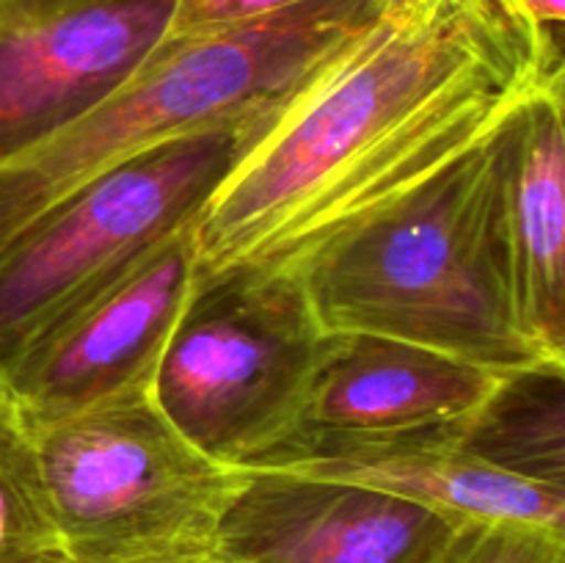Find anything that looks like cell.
I'll return each mask as SVG.
<instances>
[{"instance_id":"18","label":"cell","mask_w":565,"mask_h":563,"mask_svg":"<svg viewBox=\"0 0 565 563\" xmlns=\"http://www.w3.org/2000/svg\"><path fill=\"white\" fill-rule=\"evenodd\" d=\"M384 11H414L419 6L430 3V0H379Z\"/></svg>"},{"instance_id":"1","label":"cell","mask_w":565,"mask_h":563,"mask_svg":"<svg viewBox=\"0 0 565 563\" xmlns=\"http://www.w3.org/2000/svg\"><path fill=\"white\" fill-rule=\"evenodd\" d=\"M557 81L561 39L530 31L502 0L384 11L254 127L193 219L196 279L292 274L483 147Z\"/></svg>"},{"instance_id":"14","label":"cell","mask_w":565,"mask_h":563,"mask_svg":"<svg viewBox=\"0 0 565 563\" xmlns=\"http://www.w3.org/2000/svg\"><path fill=\"white\" fill-rule=\"evenodd\" d=\"M0 563H66L44 502L31 428L0 375Z\"/></svg>"},{"instance_id":"11","label":"cell","mask_w":565,"mask_h":563,"mask_svg":"<svg viewBox=\"0 0 565 563\" xmlns=\"http://www.w3.org/2000/svg\"><path fill=\"white\" fill-rule=\"evenodd\" d=\"M502 373L364 331H329L296 434H403L467 417Z\"/></svg>"},{"instance_id":"4","label":"cell","mask_w":565,"mask_h":563,"mask_svg":"<svg viewBox=\"0 0 565 563\" xmlns=\"http://www.w3.org/2000/svg\"><path fill=\"white\" fill-rule=\"evenodd\" d=\"M28 428L66 563L215 561L248 472L188 442L152 392Z\"/></svg>"},{"instance_id":"16","label":"cell","mask_w":565,"mask_h":563,"mask_svg":"<svg viewBox=\"0 0 565 563\" xmlns=\"http://www.w3.org/2000/svg\"><path fill=\"white\" fill-rule=\"evenodd\" d=\"M301 3H312V0H177L169 36L237 25V22L259 20L276 11L296 9Z\"/></svg>"},{"instance_id":"9","label":"cell","mask_w":565,"mask_h":563,"mask_svg":"<svg viewBox=\"0 0 565 563\" xmlns=\"http://www.w3.org/2000/svg\"><path fill=\"white\" fill-rule=\"evenodd\" d=\"M215 541L221 563H423L458 522L364 486L246 469Z\"/></svg>"},{"instance_id":"3","label":"cell","mask_w":565,"mask_h":563,"mask_svg":"<svg viewBox=\"0 0 565 563\" xmlns=\"http://www.w3.org/2000/svg\"><path fill=\"white\" fill-rule=\"evenodd\" d=\"M381 14L379 0H312L237 25L166 36L86 114L0 155V248L160 144L268 116L331 50Z\"/></svg>"},{"instance_id":"8","label":"cell","mask_w":565,"mask_h":563,"mask_svg":"<svg viewBox=\"0 0 565 563\" xmlns=\"http://www.w3.org/2000/svg\"><path fill=\"white\" fill-rule=\"evenodd\" d=\"M177 0H0V155L77 119L169 36Z\"/></svg>"},{"instance_id":"17","label":"cell","mask_w":565,"mask_h":563,"mask_svg":"<svg viewBox=\"0 0 565 563\" xmlns=\"http://www.w3.org/2000/svg\"><path fill=\"white\" fill-rule=\"evenodd\" d=\"M505 9L519 22L541 36L561 39V28L565 20V0H502Z\"/></svg>"},{"instance_id":"10","label":"cell","mask_w":565,"mask_h":563,"mask_svg":"<svg viewBox=\"0 0 565 563\" xmlns=\"http://www.w3.org/2000/svg\"><path fill=\"white\" fill-rule=\"evenodd\" d=\"M456 423L375 436L292 434L246 469L340 480L401 497L458 524L527 528L565 539V489L467 456L452 436Z\"/></svg>"},{"instance_id":"12","label":"cell","mask_w":565,"mask_h":563,"mask_svg":"<svg viewBox=\"0 0 565 563\" xmlns=\"http://www.w3.org/2000/svg\"><path fill=\"white\" fill-rule=\"evenodd\" d=\"M541 88L500 130V237L519 326L565 362V99Z\"/></svg>"},{"instance_id":"5","label":"cell","mask_w":565,"mask_h":563,"mask_svg":"<svg viewBox=\"0 0 565 563\" xmlns=\"http://www.w3.org/2000/svg\"><path fill=\"white\" fill-rule=\"evenodd\" d=\"M326 334L292 274L204 276L160 357L152 401L199 450L246 469L301 425Z\"/></svg>"},{"instance_id":"13","label":"cell","mask_w":565,"mask_h":563,"mask_svg":"<svg viewBox=\"0 0 565 563\" xmlns=\"http://www.w3.org/2000/svg\"><path fill=\"white\" fill-rule=\"evenodd\" d=\"M452 436L467 456L500 472L565 489V362L502 373Z\"/></svg>"},{"instance_id":"7","label":"cell","mask_w":565,"mask_h":563,"mask_svg":"<svg viewBox=\"0 0 565 563\" xmlns=\"http://www.w3.org/2000/svg\"><path fill=\"white\" fill-rule=\"evenodd\" d=\"M191 226L130 259L0 370L25 423L152 392L160 357L196 285Z\"/></svg>"},{"instance_id":"6","label":"cell","mask_w":565,"mask_h":563,"mask_svg":"<svg viewBox=\"0 0 565 563\" xmlns=\"http://www.w3.org/2000/svg\"><path fill=\"white\" fill-rule=\"evenodd\" d=\"M263 119L160 144L6 243L0 248V370L72 304L160 237L191 224Z\"/></svg>"},{"instance_id":"19","label":"cell","mask_w":565,"mask_h":563,"mask_svg":"<svg viewBox=\"0 0 565 563\" xmlns=\"http://www.w3.org/2000/svg\"><path fill=\"white\" fill-rule=\"evenodd\" d=\"M199 563H221V561H199Z\"/></svg>"},{"instance_id":"15","label":"cell","mask_w":565,"mask_h":563,"mask_svg":"<svg viewBox=\"0 0 565 563\" xmlns=\"http://www.w3.org/2000/svg\"><path fill=\"white\" fill-rule=\"evenodd\" d=\"M423 563H565V539L527 528L458 524Z\"/></svg>"},{"instance_id":"2","label":"cell","mask_w":565,"mask_h":563,"mask_svg":"<svg viewBox=\"0 0 565 563\" xmlns=\"http://www.w3.org/2000/svg\"><path fill=\"white\" fill-rule=\"evenodd\" d=\"M497 169L500 132L292 270L320 326L395 337L491 373L557 362L519 326Z\"/></svg>"}]
</instances>
